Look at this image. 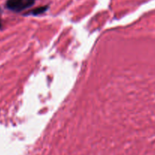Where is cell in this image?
I'll return each instance as SVG.
<instances>
[{
	"label": "cell",
	"mask_w": 155,
	"mask_h": 155,
	"mask_svg": "<svg viewBox=\"0 0 155 155\" xmlns=\"http://www.w3.org/2000/svg\"><path fill=\"white\" fill-rule=\"evenodd\" d=\"M0 27H1V24H0Z\"/></svg>",
	"instance_id": "obj_3"
},
{
	"label": "cell",
	"mask_w": 155,
	"mask_h": 155,
	"mask_svg": "<svg viewBox=\"0 0 155 155\" xmlns=\"http://www.w3.org/2000/svg\"><path fill=\"white\" fill-rule=\"evenodd\" d=\"M35 0H8L6 7L11 11L19 12L33 5Z\"/></svg>",
	"instance_id": "obj_1"
},
{
	"label": "cell",
	"mask_w": 155,
	"mask_h": 155,
	"mask_svg": "<svg viewBox=\"0 0 155 155\" xmlns=\"http://www.w3.org/2000/svg\"><path fill=\"white\" fill-rule=\"evenodd\" d=\"M47 9H48V7H47V6H41V7H38L32 10L31 12H30V14L32 15H39L44 13Z\"/></svg>",
	"instance_id": "obj_2"
}]
</instances>
